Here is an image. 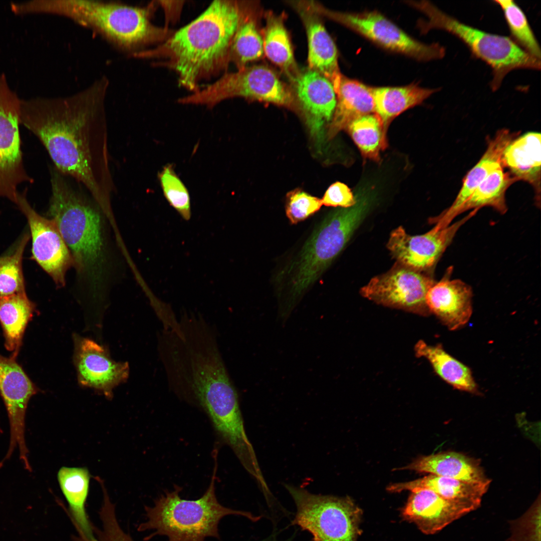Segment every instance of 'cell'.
<instances>
[{
  "label": "cell",
  "instance_id": "cell-23",
  "mask_svg": "<svg viewBox=\"0 0 541 541\" xmlns=\"http://www.w3.org/2000/svg\"><path fill=\"white\" fill-rule=\"evenodd\" d=\"M490 482L488 479L485 481L471 482L430 474L411 481L390 484L386 489L391 492L430 489L444 498L466 505L473 511L480 506Z\"/></svg>",
  "mask_w": 541,
  "mask_h": 541
},
{
  "label": "cell",
  "instance_id": "cell-19",
  "mask_svg": "<svg viewBox=\"0 0 541 541\" xmlns=\"http://www.w3.org/2000/svg\"><path fill=\"white\" fill-rule=\"evenodd\" d=\"M472 510L428 489L411 491L402 510L404 520L415 523L426 534H433Z\"/></svg>",
  "mask_w": 541,
  "mask_h": 541
},
{
  "label": "cell",
  "instance_id": "cell-1",
  "mask_svg": "<svg viewBox=\"0 0 541 541\" xmlns=\"http://www.w3.org/2000/svg\"><path fill=\"white\" fill-rule=\"evenodd\" d=\"M105 77L68 96L21 100L20 122L42 142L56 169L88 189L104 214L112 215Z\"/></svg>",
  "mask_w": 541,
  "mask_h": 541
},
{
  "label": "cell",
  "instance_id": "cell-24",
  "mask_svg": "<svg viewBox=\"0 0 541 541\" xmlns=\"http://www.w3.org/2000/svg\"><path fill=\"white\" fill-rule=\"evenodd\" d=\"M91 475L86 467L63 466L58 471L57 478L66 499L71 520L78 535L89 541H96L93 525L85 509Z\"/></svg>",
  "mask_w": 541,
  "mask_h": 541
},
{
  "label": "cell",
  "instance_id": "cell-15",
  "mask_svg": "<svg viewBox=\"0 0 541 541\" xmlns=\"http://www.w3.org/2000/svg\"><path fill=\"white\" fill-rule=\"evenodd\" d=\"M473 210L444 228L437 225L424 234L410 235L399 226L391 233L387 247L397 262L424 272L432 270L460 227L477 212Z\"/></svg>",
  "mask_w": 541,
  "mask_h": 541
},
{
  "label": "cell",
  "instance_id": "cell-37",
  "mask_svg": "<svg viewBox=\"0 0 541 541\" xmlns=\"http://www.w3.org/2000/svg\"><path fill=\"white\" fill-rule=\"evenodd\" d=\"M540 500L521 517L511 521V535L507 541H540Z\"/></svg>",
  "mask_w": 541,
  "mask_h": 541
},
{
  "label": "cell",
  "instance_id": "cell-8",
  "mask_svg": "<svg viewBox=\"0 0 541 541\" xmlns=\"http://www.w3.org/2000/svg\"><path fill=\"white\" fill-rule=\"evenodd\" d=\"M297 508L292 525L310 532L312 541H357L362 511L348 496L312 493L285 484Z\"/></svg>",
  "mask_w": 541,
  "mask_h": 541
},
{
  "label": "cell",
  "instance_id": "cell-30",
  "mask_svg": "<svg viewBox=\"0 0 541 541\" xmlns=\"http://www.w3.org/2000/svg\"><path fill=\"white\" fill-rule=\"evenodd\" d=\"M416 357L429 361L435 373L453 388L472 393L478 392L470 369L450 355L441 345L432 346L422 340L414 347Z\"/></svg>",
  "mask_w": 541,
  "mask_h": 541
},
{
  "label": "cell",
  "instance_id": "cell-28",
  "mask_svg": "<svg viewBox=\"0 0 541 541\" xmlns=\"http://www.w3.org/2000/svg\"><path fill=\"white\" fill-rule=\"evenodd\" d=\"M36 311V305L26 292L0 296V323L5 338V346L16 359L22 346L24 332Z\"/></svg>",
  "mask_w": 541,
  "mask_h": 541
},
{
  "label": "cell",
  "instance_id": "cell-20",
  "mask_svg": "<svg viewBox=\"0 0 541 541\" xmlns=\"http://www.w3.org/2000/svg\"><path fill=\"white\" fill-rule=\"evenodd\" d=\"M450 269L442 280L428 291L426 303L449 330L454 331L465 325L472 313V291L470 286L458 279H450Z\"/></svg>",
  "mask_w": 541,
  "mask_h": 541
},
{
  "label": "cell",
  "instance_id": "cell-5",
  "mask_svg": "<svg viewBox=\"0 0 541 541\" xmlns=\"http://www.w3.org/2000/svg\"><path fill=\"white\" fill-rule=\"evenodd\" d=\"M215 468L210 484L203 495L195 500L182 499L181 488L161 494L153 506H145L146 520L139 524V531L153 530L146 536L148 540L156 535H165L168 541H205L212 537L220 539L218 524L228 515H241L252 521L260 516L226 507L218 501L215 494Z\"/></svg>",
  "mask_w": 541,
  "mask_h": 541
},
{
  "label": "cell",
  "instance_id": "cell-3",
  "mask_svg": "<svg viewBox=\"0 0 541 541\" xmlns=\"http://www.w3.org/2000/svg\"><path fill=\"white\" fill-rule=\"evenodd\" d=\"M51 185L48 214L71 252L77 276L90 290L97 293L105 285L108 270L104 213L56 169L51 173Z\"/></svg>",
  "mask_w": 541,
  "mask_h": 541
},
{
  "label": "cell",
  "instance_id": "cell-41",
  "mask_svg": "<svg viewBox=\"0 0 541 541\" xmlns=\"http://www.w3.org/2000/svg\"><path fill=\"white\" fill-rule=\"evenodd\" d=\"M9 255V254L0 257V264L8 258Z\"/></svg>",
  "mask_w": 541,
  "mask_h": 541
},
{
  "label": "cell",
  "instance_id": "cell-42",
  "mask_svg": "<svg viewBox=\"0 0 541 541\" xmlns=\"http://www.w3.org/2000/svg\"><path fill=\"white\" fill-rule=\"evenodd\" d=\"M262 541H280V540H277L273 536H270L269 538H267V539H264L263 540H262ZM285 541H290V540H285ZM311 541H312V540H311Z\"/></svg>",
  "mask_w": 541,
  "mask_h": 541
},
{
  "label": "cell",
  "instance_id": "cell-9",
  "mask_svg": "<svg viewBox=\"0 0 541 541\" xmlns=\"http://www.w3.org/2000/svg\"><path fill=\"white\" fill-rule=\"evenodd\" d=\"M234 97L291 107L296 103L290 85L272 69L264 65L246 66L236 72H225L212 84L181 97L182 104L203 105L212 108Z\"/></svg>",
  "mask_w": 541,
  "mask_h": 541
},
{
  "label": "cell",
  "instance_id": "cell-13",
  "mask_svg": "<svg viewBox=\"0 0 541 541\" xmlns=\"http://www.w3.org/2000/svg\"><path fill=\"white\" fill-rule=\"evenodd\" d=\"M19 193L17 205L27 219L32 239L33 258L58 287L66 284V275L74 262L56 223L40 215L31 206L26 193Z\"/></svg>",
  "mask_w": 541,
  "mask_h": 541
},
{
  "label": "cell",
  "instance_id": "cell-10",
  "mask_svg": "<svg viewBox=\"0 0 541 541\" xmlns=\"http://www.w3.org/2000/svg\"><path fill=\"white\" fill-rule=\"evenodd\" d=\"M309 3L321 16L344 25L388 50L423 61L440 59L445 55V50L440 45L416 41L378 12H341L328 9L316 1Z\"/></svg>",
  "mask_w": 541,
  "mask_h": 541
},
{
  "label": "cell",
  "instance_id": "cell-4",
  "mask_svg": "<svg viewBox=\"0 0 541 541\" xmlns=\"http://www.w3.org/2000/svg\"><path fill=\"white\" fill-rule=\"evenodd\" d=\"M158 6L152 2L137 7L114 2L94 0H47L46 14L60 15L91 29L117 49L130 56L153 44L159 45L174 31L151 22Z\"/></svg>",
  "mask_w": 541,
  "mask_h": 541
},
{
  "label": "cell",
  "instance_id": "cell-26",
  "mask_svg": "<svg viewBox=\"0 0 541 541\" xmlns=\"http://www.w3.org/2000/svg\"><path fill=\"white\" fill-rule=\"evenodd\" d=\"M261 14L255 2L244 1L240 20L230 49L229 60L237 68L259 60L263 55V40L259 22Z\"/></svg>",
  "mask_w": 541,
  "mask_h": 541
},
{
  "label": "cell",
  "instance_id": "cell-2",
  "mask_svg": "<svg viewBox=\"0 0 541 541\" xmlns=\"http://www.w3.org/2000/svg\"><path fill=\"white\" fill-rule=\"evenodd\" d=\"M243 7V1H213L164 42L132 57L161 60L154 64L174 71L179 87L194 92L200 88L201 81L226 72Z\"/></svg>",
  "mask_w": 541,
  "mask_h": 541
},
{
  "label": "cell",
  "instance_id": "cell-34",
  "mask_svg": "<svg viewBox=\"0 0 541 541\" xmlns=\"http://www.w3.org/2000/svg\"><path fill=\"white\" fill-rule=\"evenodd\" d=\"M494 2L503 11L513 41L529 55L540 60L539 44L521 9L512 0Z\"/></svg>",
  "mask_w": 541,
  "mask_h": 541
},
{
  "label": "cell",
  "instance_id": "cell-25",
  "mask_svg": "<svg viewBox=\"0 0 541 541\" xmlns=\"http://www.w3.org/2000/svg\"><path fill=\"white\" fill-rule=\"evenodd\" d=\"M373 88L342 75L336 92L337 103L329 129L334 137L356 119L375 113Z\"/></svg>",
  "mask_w": 541,
  "mask_h": 541
},
{
  "label": "cell",
  "instance_id": "cell-16",
  "mask_svg": "<svg viewBox=\"0 0 541 541\" xmlns=\"http://www.w3.org/2000/svg\"><path fill=\"white\" fill-rule=\"evenodd\" d=\"M73 339V362L79 384L111 399L114 389L128 378V363L113 360L107 348L92 340L77 335Z\"/></svg>",
  "mask_w": 541,
  "mask_h": 541
},
{
  "label": "cell",
  "instance_id": "cell-33",
  "mask_svg": "<svg viewBox=\"0 0 541 541\" xmlns=\"http://www.w3.org/2000/svg\"><path fill=\"white\" fill-rule=\"evenodd\" d=\"M352 139L366 158L378 161L380 152L386 147V129L375 113L361 116L346 128Z\"/></svg>",
  "mask_w": 541,
  "mask_h": 541
},
{
  "label": "cell",
  "instance_id": "cell-17",
  "mask_svg": "<svg viewBox=\"0 0 541 541\" xmlns=\"http://www.w3.org/2000/svg\"><path fill=\"white\" fill-rule=\"evenodd\" d=\"M289 82L311 131L319 136L323 124L333 117L336 106V94L332 83L309 68L300 69Z\"/></svg>",
  "mask_w": 541,
  "mask_h": 541
},
{
  "label": "cell",
  "instance_id": "cell-7",
  "mask_svg": "<svg viewBox=\"0 0 541 541\" xmlns=\"http://www.w3.org/2000/svg\"><path fill=\"white\" fill-rule=\"evenodd\" d=\"M367 209L365 202L357 201L352 207L330 213L312 233L294 264L288 312L342 250Z\"/></svg>",
  "mask_w": 541,
  "mask_h": 541
},
{
  "label": "cell",
  "instance_id": "cell-38",
  "mask_svg": "<svg viewBox=\"0 0 541 541\" xmlns=\"http://www.w3.org/2000/svg\"><path fill=\"white\" fill-rule=\"evenodd\" d=\"M321 199L296 190L287 196L286 213L290 222L297 224L318 211L322 205Z\"/></svg>",
  "mask_w": 541,
  "mask_h": 541
},
{
  "label": "cell",
  "instance_id": "cell-39",
  "mask_svg": "<svg viewBox=\"0 0 541 541\" xmlns=\"http://www.w3.org/2000/svg\"><path fill=\"white\" fill-rule=\"evenodd\" d=\"M322 204L327 206L349 208L356 202L351 190L345 184L336 182L326 190L321 199Z\"/></svg>",
  "mask_w": 541,
  "mask_h": 541
},
{
  "label": "cell",
  "instance_id": "cell-14",
  "mask_svg": "<svg viewBox=\"0 0 541 541\" xmlns=\"http://www.w3.org/2000/svg\"><path fill=\"white\" fill-rule=\"evenodd\" d=\"M11 357L0 355V395L7 411L10 439L5 459L8 460L16 448L21 462L29 461L25 439V418L31 398L39 392L21 366Z\"/></svg>",
  "mask_w": 541,
  "mask_h": 541
},
{
  "label": "cell",
  "instance_id": "cell-21",
  "mask_svg": "<svg viewBox=\"0 0 541 541\" xmlns=\"http://www.w3.org/2000/svg\"><path fill=\"white\" fill-rule=\"evenodd\" d=\"M518 132L507 129L498 130L487 141L486 149L477 163L465 175L462 186L452 204L439 215L432 219L441 228L449 225L467 199L485 177L495 169L501 167V157L507 145Z\"/></svg>",
  "mask_w": 541,
  "mask_h": 541
},
{
  "label": "cell",
  "instance_id": "cell-22",
  "mask_svg": "<svg viewBox=\"0 0 541 541\" xmlns=\"http://www.w3.org/2000/svg\"><path fill=\"white\" fill-rule=\"evenodd\" d=\"M540 133L528 132L513 139L505 147L501 165L517 181H523L533 189L535 204H540Z\"/></svg>",
  "mask_w": 541,
  "mask_h": 541
},
{
  "label": "cell",
  "instance_id": "cell-32",
  "mask_svg": "<svg viewBox=\"0 0 541 541\" xmlns=\"http://www.w3.org/2000/svg\"><path fill=\"white\" fill-rule=\"evenodd\" d=\"M515 179L500 167L489 174L460 207L458 215L469 210L489 206L501 214L507 210L505 194Z\"/></svg>",
  "mask_w": 541,
  "mask_h": 541
},
{
  "label": "cell",
  "instance_id": "cell-29",
  "mask_svg": "<svg viewBox=\"0 0 541 541\" xmlns=\"http://www.w3.org/2000/svg\"><path fill=\"white\" fill-rule=\"evenodd\" d=\"M264 16L265 25L261 31L264 55L290 80L300 69L296 62L291 41L285 25V16L268 11Z\"/></svg>",
  "mask_w": 541,
  "mask_h": 541
},
{
  "label": "cell",
  "instance_id": "cell-11",
  "mask_svg": "<svg viewBox=\"0 0 541 541\" xmlns=\"http://www.w3.org/2000/svg\"><path fill=\"white\" fill-rule=\"evenodd\" d=\"M21 101L10 87L4 74L0 75V197L17 204L18 188L32 183L23 162L19 130Z\"/></svg>",
  "mask_w": 541,
  "mask_h": 541
},
{
  "label": "cell",
  "instance_id": "cell-12",
  "mask_svg": "<svg viewBox=\"0 0 541 541\" xmlns=\"http://www.w3.org/2000/svg\"><path fill=\"white\" fill-rule=\"evenodd\" d=\"M432 278L398 262L388 272L372 278L361 295L378 304L422 316L430 314L426 303Z\"/></svg>",
  "mask_w": 541,
  "mask_h": 541
},
{
  "label": "cell",
  "instance_id": "cell-35",
  "mask_svg": "<svg viewBox=\"0 0 541 541\" xmlns=\"http://www.w3.org/2000/svg\"><path fill=\"white\" fill-rule=\"evenodd\" d=\"M158 178L163 194L169 204L185 220L191 217L190 197L188 190L175 172L173 165H165L158 173Z\"/></svg>",
  "mask_w": 541,
  "mask_h": 541
},
{
  "label": "cell",
  "instance_id": "cell-31",
  "mask_svg": "<svg viewBox=\"0 0 541 541\" xmlns=\"http://www.w3.org/2000/svg\"><path fill=\"white\" fill-rule=\"evenodd\" d=\"M436 91L437 89L423 88L416 85L373 88L375 113L387 129L396 117L420 104Z\"/></svg>",
  "mask_w": 541,
  "mask_h": 541
},
{
  "label": "cell",
  "instance_id": "cell-18",
  "mask_svg": "<svg viewBox=\"0 0 541 541\" xmlns=\"http://www.w3.org/2000/svg\"><path fill=\"white\" fill-rule=\"evenodd\" d=\"M288 3L297 12L305 26L308 44V68L327 78L336 93L342 75L338 65V52L321 16L311 7L308 1Z\"/></svg>",
  "mask_w": 541,
  "mask_h": 541
},
{
  "label": "cell",
  "instance_id": "cell-40",
  "mask_svg": "<svg viewBox=\"0 0 541 541\" xmlns=\"http://www.w3.org/2000/svg\"><path fill=\"white\" fill-rule=\"evenodd\" d=\"M158 5L163 9L165 15V26L169 28L170 24L177 22L180 19L184 1H157Z\"/></svg>",
  "mask_w": 541,
  "mask_h": 541
},
{
  "label": "cell",
  "instance_id": "cell-27",
  "mask_svg": "<svg viewBox=\"0 0 541 541\" xmlns=\"http://www.w3.org/2000/svg\"><path fill=\"white\" fill-rule=\"evenodd\" d=\"M396 470L429 473L471 482H482L488 479L476 461L454 452L422 456Z\"/></svg>",
  "mask_w": 541,
  "mask_h": 541
},
{
  "label": "cell",
  "instance_id": "cell-6",
  "mask_svg": "<svg viewBox=\"0 0 541 541\" xmlns=\"http://www.w3.org/2000/svg\"><path fill=\"white\" fill-rule=\"evenodd\" d=\"M408 3L426 17V21L419 23L422 32L439 29L451 34L463 42L474 57L491 67L493 79L490 86L493 91L499 88L504 77L513 70L540 68V60L523 50L510 37L490 34L467 25L428 1Z\"/></svg>",
  "mask_w": 541,
  "mask_h": 541
},
{
  "label": "cell",
  "instance_id": "cell-36",
  "mask_svg": "<svg viewBox=\"0 0 541 541\" xmlns=\"http://www.w3.org/2000/svg\"><path fill=\"white\" fill-rule=\"evenodd\" d=\"M29 237L24 234L14 251L0 264V296L26 292L22 259Z\"/></svg>",
  "mask_w": 541,
  "mask_h": 541
}]
</instances>
